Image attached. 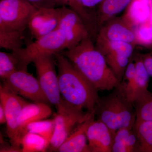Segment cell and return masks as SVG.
Here are the masks:
<instances>
[{"label": "cell", "mask_w": 152, "mask_h": 152, "mask_svg": "<svg viewBox=\"0 0 152 152\" xmlns=\"http://www.w3.org/2000/svg\"><path fill=\"white\" fill-rule=\"evenodd\" d=\"M73 65L98 91H111L120 82L91 37L67 50L64 54Z\"/></svg>", "instance_id": "1"}, {"label": "cell", "mask_w": 152, "mask_h": 152, "mask_svg": "<svg viewBox=\"0 0 152 152\" xmlns=\"http://www.w3.org/2000/svg\"><path fill=\"white\" fill-rule=\"evenodd\" d=\"M56 56L60 92L64 100L77 107L92 112L99 100L98 91L80 73L64 55Z\"/></svg>", "instance_id": "2"}, {"label": "cell", "mask_w": 152, "mask_h": 152, "mask_svg": "<svg viewBox=\"0 0 152 152\" xmlns=\"http://www.w3.org/2000/svg\"><path fill=\"white\" fill-rule=\"evenodd\" d=\"M98 121L104 124L113 134L123 128H133L135 123V110L121 87L117 86L110 94L99 98L94 108Z\"/></svg>", "instance_id": "3"}, {"label": "cell", "mask_w": 152, "mask_h": 152, "mask_svg": "<svg viewBox=\"0 0 152 152\" xmlns=\"http://www.w3.org/2000/svg\"><path fill=\"white\" fill-rule=\"evenodd\" d=\"M66 49L64 34L57 28L51 33L36 39L25 48L12 52L18 57L22 70H27L30 63L39 57L54 56Z\"/></svg>", "instance_id": "4"}, {"label": "cell", "mask_w": 152, "mask_h": 152, "mask_svg": "<svg viewBox=\"0 0 152 152\" xmlns=\"http://www.w3.org/2000/svg\"><path fill=\"white\" fill-rule=\"evenodd\" d=\"M55 115V128L50 146L51 150L58 151L76 126L89 116L92 112H85L64 100Z\"/></svg>", "instance_id": "5"}, {"label": "cell", "mask_w": 152, "mask_h": 152, "mask_svg": "<svg viewBox=\"0 0 152 152\" xmlns=\"http://www.w3.org/2000/svg\"><path fill=\"white\" fill-rule=\"evenodd\" d=\"M37 9L25 0H1L0 31H24Z\"/></svg>", "instance_id": "6"}, {"label": "cell", "mask_w": 152, "mask_h": 152, "mask_svg": "<svg viewBox=\"0 0 152 152\" xmlns=\"http://www.w3.org/2000/svg\"><path fill=\"white\" fill-rule=\"evenodd\" d=\"M53 56H44L33 61L37 80L49 102L54 105L56 110L62 104L63 99L60 92L58 79L55 67Z\"/></svg>", "instance_id": "7"}, {"label": "cell", "mask_w": 152, "mask_h": 152, "mask_svg": "<svg viewBox=\"0 0 152 152\" xmlns=\"http://www.w3.org/2000/svg\"><path fill=\"white\" fill-rule=\"evenodd\" d=\"M0 101L5 113L7 133L11 144L20 147L23 135L18 124V119L22 109L28 102L4 85L0 86Z\"/></svg>", "instance_id": "8"}, {"label": "cell", "mask_w": 152, "mask_h": 152, "mask_svg": "<svg viewBox=\"0 0 152 152\" xmlns=\"http://www.w3.org/2000/svg\"><path fill=\"white\" fill-rule=\"evenodd\" d=\"M4 81V86L19 96L34 102L49 103L37 79L29 73L27 70L16 71Z\"/></svg>", "instance_id": "9"}, {"label": "cell", "mask_w": 152, "mask_h": 152, "mask_svg": "<svg viewBox=\"0 0 152 152\" xmlns=\"http://www.w3.org/2000/svg\"><path fill=\"white\" fill-rule=\"evenodd\" d=\"M59 11L58 28L64 34L66 50L74 48L86 38L91 37L86 24L75 11L66 6L60 7Z\"/></svg>", "instance_id": "10"}, {"label": "cell", "mask_w": 152, "mask_h": 152, "mask_svg": "<svg viewBox=\"0 0 152 152\" xmlns=\"http://www.w3.org/2000/svg\"><path fill=\"white\" fill-rule=\"evenodd\" d=\"M96 39L125 42L136 46L134 28L122 16L115 17L106 22L99 29Z\"/></svg>", "instance_id": "11"}, {"label": "cell", "mask_w": 152, "mask_h": 152, "mask_svg": "<svg viewBox=\"0 0 152 152\" xmlns=\"http://www.w3.org/2000/svg\"><path fill=\"white\" fill-rule=\"evenodd\" d=\"M59 8L37 9L28 23L27 27L36 39L58 28Z\"/></svg>", "instance_id": "12"}, {"label": "cell", "mask_w": 152, "mask_h": 152, "mask_svg": "<svg viewBox=\"0 0 152 152\" xmlns=\"http://www.w3.org/2000/svg\"><path fill=\"white\" fill-rule=\"evenodd\" d=\"M95 117L94 110L88 118L76 126L57 151L91 152L88 144L87 131L90 125L94 121Z\"/></svg>", "instance_id": "13"}, {"label": "cell", "mask_w": 152, "mask_h": 152, "mask_svg": "<svg viewBox=\"0 0 152 152\" xmlns=\"http://www.w3.org/2000/svg\"><path fill=\"white\" fill-rule=\"evenodd\" d=\"M91 152H112L113 134L103 123L94 120L87 131Z\"/></svg>", "instance_id": "14"}, {"label": "cell", "mask_w": 152, "mask_h": 152, "mask_svg": "<svg viewBox=\"0 0 152 152\" xmlns=\"http://www.w3.org/2000/svg\"><path fill=\"white\" fill-rule=\"evenodd\" d=\"M52 113V109L46 103L34 102L26 104L18 119V124L23 136L26 133V128L28 124L45 119Z\"/></svg>", "instance_id": "15"}, {"label": "cell", "mask_w": 152, "mask_h": 152, "mask_svg": "<svg viewBox=\"0 0 152 152\" xmlns=\"http://www.w3.org/2000/svg\"><path fill=\"white\" fill-rule=\"evenodd\" d=\"M151 1V0H132L122 17L134 28L148 21Z\"/></svg>", "instance_id": "16"}, {"label": "cell", "mask_w": 152, "mask_h": 152, "mask_svg": "<svg viewBox=\"0 0 152 152\" xmlns=\"http://www.w3.org/2000/svg\"><path fill=\"white\" fill-rule=\"evenodd\" d=\"M112 152H140V144L133 128H123L113 137Z\"/></svg>", "instance_id": "17"}, {"label": "cell", "mask_w": 152, "mask_h": 152, "mask_svg": "<svg viewBox=\"0 0 152 152\" xmlns=\"http://www.w3.org/2000/svg\"><path fill=\"white\" fill-rule=\"evenodd\" d=\"M132 0H104L98 6L96 13L98 27L100 28L117 15L125 10Z\"/></svg>", "instance_id": "18"}, {"label": "cell", "mask_w": 152, "mask_h": 152, "mask_svg": "<svg viewBox=\"0 0 152 152\" xmlns=\"http://www.w3.org/2000/svg\"><path fill=\"white\" fill-rule=\"evenodd\" d=\"M133 55L132 58L135 66V78L132 97L133 104L136 98L148 91L150 77L144 66L141 54Z\"/></svg>", "instance_id": "19"}, {"label": "cell", "mask_w": 152, "mask_h": 152, "mask_svg": "<svg viewBox=\"0 0 152 152\" xmlns=\"http://www.w3.org/2000/svg\"><path fill=\"white\" fill-rule=\"evenodd\" d=\"M96 48L103 56L109 54H118L132 58L135 46L125 42L111 41L96 39Z\"/></svg>", "instance_id": "20"}, {"label": "cell", "mask_w": 152, "mask_h": 152, "mask_svg": "<svg viewBox=\"0 0 152 152\" xmlns=\"http://www.w3.org/2000/svg\"><path fill=\"white\" fill-rule=\"evenodd\" d=\"M135 110V122L152 121V93L148 90L136 98L133 102Z\"/></svg>", "instance_id": "21"}, {"label": "cell", "mask_w": 152, "mask_h": 152, "mask_svg": "<svg viewBox=\"0 0 152 152\" xmlns=\"http://www.w3.org/2000/svg\"><path fill=\"white\" fill-rule=\"evenodd\" d=\"M134 129L138 139L140 152H152V121L135 122Z\"/></svg>", "instance_id": "22"}, {"label": "cell", "mask_w": 152, "mask_h": 152, "mask_svg": "<svg viewBox=\"0 0 152 152\" xmlns=\"http://www.w3.org/2000/svg\"><path fill=\"white\" fill-rule=\"evenodd\" d=\"M50 143L37 134L27 132L23 136L21 146L23 152H42L47 151Z\"/></svg>", "instance_id": "23"}, {"label": "cell", "mask_w": 152, "mask_h": 152, "mask_svg": "<svg viewBox=\"0 0 152 152\" xmlns=\"http://www.w3.org/2000/svg\"><path fill=\"white\" fill-rule=\"evenodd\" d=\"M23 32L22 31H0V47L12 52L22 48Z\"/></svg>", "instance_id": "24"}, {"label": "cell", "mask_w": 152, "mask_h": 152, "mask_svg": "<svg viewBox=\"0 0 152 152\" xmlns=\"http://www.w3.org/2000/svg\"><path fill=\"white\" fill-rule=\"evenodd\" d=\"M22 70L20 61L14 53L0 52V77L3 80L15 72Z\"/></svg>", "instance_id": "25"}, {"label": "cell", "mask_w": 152, "mask_h": 152, "mask_svg": "<svg viewBox=\"0 0 152 152\" xmlns=\"http://www.w3.org/2000/svg\"><path fill=\"white\" fill-rule=\"evenodd\" d=\"M55 121L52 120H43L30 123L26 127V133L37 134L46 139L50 143L54 132Z\"/></svg>", "instance_id": "26"}, {"label": "cell", "mask_w": 152, "mask_h": 152, "mask_svg": "<svg viewBox=\"0 0 152 152\" xmlns=\"http://www.w3.org/2000/svg\"><path fill=\"white\" fill-rule=\"evenodd\" d=\"M136 46L152 49V24L150 20L134 28Z\"/></svg>", "instance_id": "27"}, {"label": "cell", "mask_w": 152, "mask_h": 152, "mask_svg": "<svg viewBox=\"0 0 152 152\" xmlns=\"http://www.w3.org/2000/svg\"><path fill=\"white\" fill-rule=\"evenodd\" d=\"M135 78V66L132 58L126 69L121 81V87L129 100L132 102V97Z\"/></svg>", "instance_id": "28"}, {"label": "cell", "mask_w": 152, "mask_h": 152, "mask_svg": "<svg viewBox=\"0 0 152 152\" xmlns=\"http://www.w3.org/2000/svg\"><path fill=\"white\" fill-rule=\"evenodd\" d=\"M37 9L56 8L58 6H68V0H25Z\"/></svg>", "instance_id": "29"}, {"label": "cell", "mask_w": 152, "mask_h": 152, "mask_svg": "<svg viewBox=\"0 0 152 152\" xmlns=\"http://www.w3.org/2000/svg\"><path fill=\"white\" fill-rule=\"evenodd\" d=\"M141 56L144 66L150 77H152V52Z\"/></svg>", "instance_id": "30"}, {"label": "cell", "mask_w": 152, "mask_h": 152, "mask_svg": "<svg viewBox=\"0 0 152 152\" xmlns=\"http://www.w3.org/2000/svg\"><path fill=\"white\" fill-rule=\"evenodd\" d=\"M69 7L75 11L79 15H82L85 13L86 9L82 5L78 0H68Z\"/></svg>", "instance_id": "31"}, {"label": "cell", "mask_w": 152, "mask_h": 152, "mask_svg": "<svg viewBox=\"0 0 152 152\" xmlns=\"http://www.w3.org/2000/svg\"><path fill=\"white\" fill-rule=\"evenodd\" d=\"M82 5L87 9L93 8L99 5L104 0H78Z\"/></svg>", "instance_id": "32"}, {"label": "cell", "mask_w": 152, "mask_h": 152, "mask_svg": "<svg viewBox=\"0 0 152 152\" xmlns=\"http://www.w3.org/2000/svg\"><path fill=\"white\" fill-rule=\"evenodd\" d=\"M0 152H22V150L20 147L15 146L12 145L11 146L4 145L1 146Z\"/></svg>", "instance_id": "33"}, {"label": "cell", "mask_w": 152, "mask_h": 152, "mask_svg": "<svg viewBox=\"0 0 152 152\" xmlns=\"http://www.w3.org/2000/svg\"><path fill=\"white\" fill-rule=\"evenodd\" d=\"M7 120H6V117L5 113L4 107L1 104H0V123L1 124H6Z\"/></svg>", "instance_id": "34"}, {"label": "cell", "mask_w": 152, "mask_h": 152, "mask_svg": "<svg viewBox=\"0 0 152 152\" xmlns=\"http://www.w3.org/2000/svg\"><path fill=\"white\" fill-rule=\"evenodd\" d=\"M150 21L152 24V0L151 1V14H150Z\"/></svg>", "instance_id": "35"}]
</instances>
